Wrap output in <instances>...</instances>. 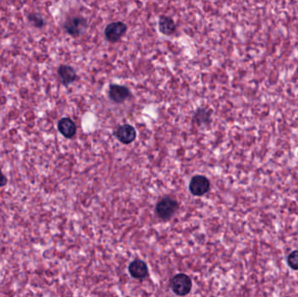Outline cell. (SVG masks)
<instances>
[{"instance_id": "6da1fadb", "label": "cell", "mask_w": 298, "mask_h": 297, "mask_svg": "<svg viewBox=\"0 0 298 297\" xmlns=\"http://www.w3.org/2000/svg\"><path fill=\"white\" fill-rule=\"evenodd\" d=\"M179 208V204L175 199L164 197L156 205V215L161 220L167 221L172 218Z\"/></svg>"}, {"instance_id": "7a4b0ae2", "label": "cell", "mask_w": 298, "mask_h": 297, "mask_svg": "<svg viewBox=\"0 0 298 297\" xmlns=\"http://www.w3.org/2000/svg\"><path fill=\"white\" fill-rule=\"evenodd\" d=\"M170 287L175 294L184 296L192 289V281L187 274H176L170 281Z\"/></svg>"}, {"instance_id": "3957f363", "label": "cell", "mask_w": 298, "mask_h": 297, "mask_svg": "<svg viewBox=\"0 0 298 297\" xmlns=\"http://www.w3.org/2000/svg\"><path fill=\"white\" fill-rule=\"evenodd\" d=\"M127 32V26L121 21L112 22L107 25L104 32L106 40L110 43H117Z\"/></svg>"}, {"instance_id": "277c9868", "label": "cell", "mask_w": 298, "mask_h": 297, "mask_svg": "<svg viewBox=\"0 0 298 297\" xmlns=\"http://www.w3.org/2000/svg\"><path fill=\"white\" fill-rule=\"evenodd\" d=\"M87 20L83 17H73L66 20L64 28L69 35L77 38L85 33L87 28Z\"/></svg>"}, {"instance_id": "5b68a950", "label": "cell", "mask_w": 298, "mask_h": 297, "mask_svg": "<svg viewBox=\"0 0 298 297\" xmlns=\"http://www.w3.org/2000/svg\"><path fill=\"white\" fill-rule=\"evenodd\" d=\"M210 189V182L209 179L203 175L194 176L189 182V191L193 195L202 196Z\"/></svg>"}, {"instance_id": "8992f818", "label": "cell", "mask_w": 298, "mask_h": 297, "mask_svg": "<svg viewBox=\"0 0 298 297\" xmlns=\"http://www.w3.org/2000/svg\"><path fill=\"white\" fill-rule=\"evenodd\" d=\"M132 93L126 86L117 84H111L108 89V97L113 102L123 103L131 98Z\"/></svg>"}, {"instance_id": "52a82bcc", "label": "cell", "mask_w": 298, "mask_h": 297, "mask_svg": "<svg viewBox=\"0 0 298 297\" xmlns=\"http://www.w3.org/2000/svg\"><path fill=\"white\" fill-rule=\"evenodd\" d=\"M116 137L123 144H130L136 138V130L131 125H120L116 131Z\"/></svg>"}, {"instance_id": "ba28073f", "label": "cell", "mask_w": 298, "mask_h": 297, "mask_svg": "<svg viewBox=\"0 0 298 297\" xmlns=\"http://www.w3.org/2000/svg\"><path fill=\"white\" fill-rule=\"evenodd\" d=\"M128 271H129L131 276L135 279H144L148 275V267L147 265L139 259H136L134 261H132L130 263L129 267H128Z\"/></svg>"}, {"instance_id": "9c48e42d", "label": "cell", "mask_w": 298, "mask_h": 297, "mask_svg": "<svg viewBox=\"0 0 298 297\" xmlns=\"http://www.w3.org/2000/svg\"><path fill=\"white\" fill-rule=\"evenodd\" d=\"M58 129L60 133L67 139H72L76 134L77 126L73 119L62 118L58 123Z\"/></svg>"}, {"instance_id": "30bf717a", "label": "cell", "mask_w": 298, "mask_h": 297, "mask_svg": "<svg viewBox=\"0 0 298 297\" xmlns=\"http://www.w3.org/2000/svg\"><path fill=\"white\" fill-rule=\"evenodd\" d=\"M58 74L61 82L65 86H68L70 84L74 82L78 78L75 70L68 65H61L58 69Z\"/></svg>"}, {"instance_id": "8fae6325", "label": "cell", "mask_w": 298, "mask_h": 297, "mask_svg": "<svg viewBox=\"0 0 298 297\" xmlns=\"http://www.w3.org/2000/svg\"><path fill=\"white\" fill-rule=\"evenodd\" d=\"M159 30L163 35L171 36L176 33V23L170 17L162 15L159 19Z\"/></svg>"}, {"instance_id": "7c38bea8", "label": "cell", "mask_w": 298, "mask_h": 297, "mask_svg": "<svg viewBox=\"0 0 298 297\" xmlns=\"http://www.w3.org/2000/svg\"><path fill=\"white\" fill-rule=\"evenodd\" d=\"M210 115H211V112L207 108H199L195 113L194 120L198 125H202L210 121Z\"/></svg>"}, {"instance_id": "4fadbf2b", "label": "cell", "mask_w": 298, "mask_h": 297, "mask_svg": "<svg viewBox=\"0 0 298 297\" xmlns=\"http://www.w3.org/2000/svg\"><path fill=\"white\" fill-rule=\"evenodd\" d=\"M28 20L33 24L34 27H38V28H41L45 26V20L39 14H30L28 17Z\"/></svg>"}, {"instance_id": "5bb4252c", "label": "cell", "mask_w": 298, "mask_h": 297, "mask_svg": "<svg viewBox=\"0 0 298 297\" xmlns=\"http://www.w3.org/2000/svg\"><path fill=\"white\" fill-rule=\"evenodd\" d=\"M288 264L294 270H298V251H293L291 254L288 255Z\"/></svg>"}, {"instance_id": "9a60e30c", "label": "cell", "mask_w": 298, "mask_h": 297, "mask_svg": "<svg viewBox=\"0 0 298 297\" xmlns=\"http://www.w3.org/2000/svg\"><path fill=\"white\" fill-rule=\"evenodd\" d=\"M7 179L5 175H4L2 171L0 170V188H3L5 186L7 185Z\"/></svg>"}]
</instances>
